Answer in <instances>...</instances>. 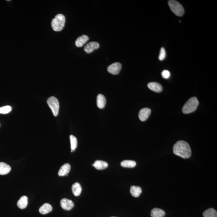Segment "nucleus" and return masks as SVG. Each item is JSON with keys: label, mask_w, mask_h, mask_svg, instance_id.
Here are the masks:
<instances>
[{"label": "nucleus", "mask_w": 217, "mask_h": 217, "mask_svg": "<svg viewBox=\"0 0 217 217\" xmlns=\"http://www.w3.org/2000/svg\"><path fill=\"white\" fill-rule=\"evenodd\" d=\"M174 154L183 158H189L191 155V150L187 142L180 140L175 144L173 148Z\"/></svg>", "instance_id": "f257e3e1"}, {"label": "nucleus", "mask_w": 217, "mask_h": 217, "mask_svg": "<svg viewBox=\"0 0 217 217\" xmlns=\"http://www.w3.org/2000/svg\"><path fill=\"white\" fill-rule=\"evenodd\" d=\"M65 17L61 14L56 15L51 22V26L54 31H60L63 30L65 23Z\"/></svg>", "instance_id": "f03ea898"}, {"label": "nucleus", "mask_w": 217, "mask_h": 217, "mask_svg": "<svg viewBox=\"0 0 217 217\" xmlns=\"http://www.w3.org/2000/svg\"><path fill=\"white\" fill-rule=\"evenodd\" d=\"M199 103V101L197 98H191L183 106L182 109V112L185 114L193 112L197 109Z\"/></svg>", "instance_id": "7ed1b4c3"}, {"label": "nucleus", "mask_w": 217, "mask_h": 217, "mask_svg": "<svg viewBox=\"0 0 217 217\" xmlns=\"http://www.w3.org/2000/svg\"><path fill=\"white\" fill-rule=\"evenodd\" d=\"M168 5L172 12L176 16L181 17L183 16L185 10L183 7L178 1L171 0L168 2Z\"/></svg>", "instance_id": "20e7f679"}, {"label": "nucleus", "mask_w": 217, "mask_h": 217, "mask_svg": "<svg viewBox=\"0 0 217 217\" xmlns=\"http://www.w3.org/2000/svg\"><path fill=\"white\" fill-rule=\"evenodd\" d=\"M47 103L50 107L52 110V113L54 116H57L59 114V101L54 97H51L48 98L47 100Z\"/></svg>", "instance_id": "39448f33"}, {"label": "nucleus", "mask_w": 217, "mask_h": 217, "mask_svg": "<svg viewBox=\"0 0 217 217\" xmlns=\"http://www.w3.org/2000/svg\"><path fill=\"white\" fill-rule=\"evenodd\" d=\"M122 66L119 63H115L107 67V71L110 74L113 75H117L120 73L121 69Z\"/></svg>", "instance_id": "423d86ee"}, {"label": "nucleus", "mask_w": 217, "mask_h": 217, "mask_svg": "<svg viewBox=\"0 0 217 217\" xmlns=\"http://www.w3.org/2000/svg\"><path fill=\"white\" fill-rule=\"evenodd\" d=\"M60 205L63 209L69 211L74 206V204L71 200L66 198H63L60 201Z\"/></svg>", "instance_id": "0eeeda50"}, {"label": "nucleus", "mask_w": 217, "mask_h": 217, "mask_svg": "<svg viewBox=\"0 0 217 217\" xmlns=\"http://www.w3.org/2000/svg\"><path fill=\"white\" fill-rule=\"evenodd\" d=\"M99 48V43L95 41H92L88 43L85 46L84 51L87 53L90 54L94 51L98 49Z\"/></svg>", "instance_id": "6e6552de"}, {"label": "nucleus", "mask_w": 217, "mask_h": 217, "mask_svg": "<svg viewBox=\"0 0 217 217\" xmlns=\"http://www.w3.org/2000/svg\"><path fill=\"white\" fill-rule=\"evenodd\" d=\"M151 110L149 108H144L139 111V117L141 121H144L147 120L150 114Z\"/></svg>", "instance_id": "1a4fd4ad"}, {"label": "nucleus", "mask_w": 217, "mask_h": 217, "mask_svg": "<svg viewBox=\"0 0 217 217\" xmlns=\"http://www.w3.org/2000/svg\"><path fill=\"white\" fill-rule=\"evenodd\" d=\"M148 87L151 90L156 92H161L163 87L161 84L157 82H151L148 84Z\"/></svg>", "instance_id": "9d476101"}, {"label": "nucleus", "mask_w": 217, "mask_h": 217, "mask_svg": "<svg viewBox=\"0 0 217 217\" xmlns=\"http://www.w3.org/2000/svg\"><path fill=\"white\" fill-rule=\"evenodd\" d=\"M71 168L70 165L68 163H65L62 166L58 172V175L60 176H64L67 175L69 172Z\"/></svg>", "instance_id": "9b49d317"}, {"label": "nucleus", "mask_w": 217, "mask_h": 217, "mask_svg": "<svg viewBox=\"0 0 217 217\" xmlns=\"http://www.w3.org/2000/svg\"><path fill=\"white\" fill-rule=\"evenodd\" d=\"M89 40L87 35H83L79 37L75 41V45L77 47H82Z\"/></svg>", "instance_id": "f8f14e48"}, {"label": "nucleus", "mask_w": 217, "mask_h": 217, "mask_svg": "<svg viewBox=\"0 0 217 217\" xmlns=\"http://www.w3.org/2000/svg\"><path fill=\"white\" fill-rule=\"evenodd\" d=\"M106 103V99L104 95L102 94L98 95L97 98V104L98 108L102 109L104 108Z\"/></svg>", "instance_id": "ddd939ff"}, {"label": "nucleus", "mask_w": 217, "mask_h": 217, "mask_svg": "<svg viewBox=\"0 0 217 217\" xmlns=\"http://www.w3.org/2000/svg\"><path fill=\"white\" fill-rule=\"evenodd\" d=\"M11 171V167L5 163H0V175H5L9 173Z\"/></svg>", "instance_id": "4468645a"}, {"label": "nucleus", "mask_w": 217, "mask_h": 217, "mask_svg": "<svg viewBox=\"0 0 217 217\" xmlns=\"http://www.w3.org/2000/svg\"><path fill=\"white\" fill-rule=\"evenodd\" d=\"M92 166L95 167L97 170H103L106 169L108 167V164L106 162L97 160L95 162Z\"/></svg>", "instance_id": "2eb2a0df"}, {"label": "nucleus", "mask_w": 217, "mask_h": 217, "mask_svg": "<svg viewBox=\"0 0 217 217\" xmlns=\"http://www.w3.org/2000/svg\"><path fill=\"white\" fill-rule=\"evenodd\" d=\"M28 204V198L27 196H23L17 201V205L18 207L21 209L26 208Z\"/></svg>", "instance_id": "dca6fc26"}, {"label": "nucleus", "mask_w": 217, "mask_h": 217, "mask_svg": "<svg viewBox=\"0 0 217 217\" xmlns=\"http://www.w3.org/2000/svg\"><path fill=\"white\" fill-rule=\"evenodd\" d=\"M165 215V211L158 208H153L151 211V217H164Z\"/></svg>", "instance_id": "f3484780"}, {"label": "nucleus", "mask_w": 217, "mask_h": 217, "mask_svg": "<svg viewBox=\"0 0 217 217\" xmlns=\"http://www.w3.org/2000/svg\"><path fill=\"white\" fill-rule=\"evenodd\" d=\"M141 188L139 186H132L130 189V192L131 195L134 197H139L142 193Z\"/></svg>", "instance_id": "a211bd4d"}, {"label": "nucleus", "mask_w": 217, "mask_h": 217, "mask_svg": "<svg viewBox=\"0 0 217 217\" xmlns=\"http://www.w3.org/2000/svg\"><path fill=\"white\" fill-rule=\"evenodd\" d=\"M52 210V207L50 204L46 203L43 205L39 209L40 213L42 214H46L50 212Z\"/></svg>", "instance_id": "6ab92c4d"}, {"label": "nucleus", "mask_w": 217, "mask_h": 217, "mask_svg": "<svg viewBox=\"0 0 217 217\" xmlns=\"http://www.w3.org/2000/svg\"><path fill=\"white\" fill-rule=\"evenodd\" d=\"M72 190L74 196H78L80 195L82 191V187L78 182H76L73 185Z\"/></svg>", "instance_id": "aec40b11"}, {"label": "nucleus", "mask_w": 217, "mask_h": 217, "mask_svg": "<svg viewBox=\"0 0 217 217\" xmlns=\"http://www.w3.org/2000/svg\"><path fill=\"white\" fill-rule=\"evenodd\" d=\"M136 165V162L131 160H125L121 163V166L124 168H134Z\"/></svg>", "instance_id": "412c9836"}, {"label": "nucleus", "mask_w": 217, "mask_h": 217, "mask_svg": "<svg viewBox=\"0 0 217 217\" xmlns=\"http://www.w3.org/2000/svg\"><path fill=\"white\" fill-rule=\"evenodd\" d=\"M204 217H217V211L213 208H210L206 210L203 213Z\"/></svg>", "instance_id": "4be33fe9"}, {"label": "nucleus", "mask_w": 217, "mask_h": 217, "mask_svg": "<svg viewBox=\"0 0 217 217\" xmlns=\"http://www.w3.org/2000/svg\"><path fill=\"white\" fill-rule=\"evenodd\" d=\"M70 144H71V150H75L77 146V138L74 135H71L70 136Z\"/></svg>", "instance_id": "5701e85b"}, {"label": "nucleus", "mask_w": 217, "mask_h": 217, "mask_svg": "<svg viewBox=\"0 0 217 217\" xmlns=\"http://www.w3.org/2000/svg\"><path fill=\"white\" fill-rule=\"evenodd\" d=\"M12 108L10 106H7L0 107V113L1 114H7L11 112Z\"/></svg>", "instance_id": "b1692460"}, {"label": "nucleus", "mask_w": 217, "mask_h": 217, "mask_svg": "<svg viewBox=\"0 0 217 217\" xmlns=\"http://www.w3.org/2000/svg\"><path fill=\"white\" fill-rule=\"evenodd\" d=\"M166 56V52L165 49L164 48H162L160 50L159 55L158 59L160 60H164Z\"/></svg>", "instance_id": "393cba45"}, {"label": "nucleus", "mask_w": 217, "mask_h": 217, "mask_svg": "<svg viewBox=\"0 0 217 217\" xmlns=\"http://www.w3.org/2000/svg\"><path fill=\"white\" fill-rule=\"evenodd\" d=\"M161 75L164 78L168 79L170 77L171 74H170V72L168 70H164L162 72Z\"/></svg>", "instance_id": "a878e982"}, {"label": "nucleus", "mask_w": 217, "mask_h": 217, "mask_svg": "<svg viewBox=\"0 0 217 217\" xmlns=\"http://www.w3.org/2000/svg\"></svg>", "instance_id": "bb28decb"}]
</instances>
